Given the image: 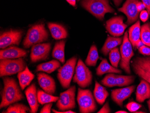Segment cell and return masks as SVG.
<instances>
[{"label": "cell", "mask_w": 150, "mask_h": 113, "mask_svg": "<svg viewBox=\"0 0 150 113\" xmlns=\"http://www.w3.org/2000/svg\"><path fill=\"white\" fill-rule=\"evenodd\" d=\"M101 83L107 87H112L117 86V75L112 73L106 75L101 81Z\"/></svg>", "instance_id": "obj_34"}, {"label": "cell", "mask_w": 150, "mask_h": 113, "mask_svg": "<svg viewBox=\"0 0 150 113\" xmlns=\"http://www.w3.org/2000/svg\"><path fill=\"white\" fill-rule=\"evenodd\" d=\"M139 51L140 54L143 55L150 56V48L146 45H142L139 48Z\"/></svg>", "instance_id": "obj_36"}, {"label": "cell", "mask_w": 150, "mask_h": 113, "mask_svg": "<svg viewBox=\"0 0 150 113\" xmlns=\"http://www.w3.org/2000/svg\"><path fill=\"white\" fill-rule=\"evenodd\" d=\"M76 86H72L67 91L61 93L56 104L60 111H67L76 107Z\"/></svg>", "instance_id": "obj_9"}, {"label": "cell", "mask_w": 150, "mask_h": 113, "mask_svg": "<svg viewBox=\"0 0 150 113\" xmlns=\"http://www.w3.org/2000/svg\"><path fill=\"white\" fill-rule=\"evenodd\" d=\"M37 93L38 102L42 105L49 103L57 102L59 99V97L52 96L40 90H38Z\"/></svg>", "instance_id": "obj_29"}, {"label": "cell", "mask_w": 150, "mask_h": 113, "mask_svg": "<svg viewBox=\"0 0 150 113\" xmlns=\"http://www.w3.org/2000/svg\"><path fill=\"white\" fill-rule=\"evenodd\" d=\"M28 111H31V109L28 106L22 104L16 103L9 105L7 109L2 113H26Z\"/></svg>", "instance_id": "obj_31"}, {"label": "cell", "mask_w": 150, "mask_h": 113, "mask_svg": "<svg viewBox=\"0 0 150 113\" xmlns=\"http://www.w3.org/2000/svg\"><path fill=\"white\" fill-rule=\"evenodd\" d=\"M132 67L136 75L144 74L150 77V56L134 58Z\"/></svg>", "instance_id": "obj_14"}, {"label": "cell", "mask_w": 150, "mask_h": 113, "mask_svg": "<svg viewBox=\"0 0 150 113\" xmlns=\"http://www.w3.org/2000/svg\"><path fill=\"white\" fill-rule=\"evenodd\" d=\"M51 48L50 43L34 45L31 49L30 54L31 61L35 63L40 60H45L48 57Z\"/></svg>", "instance_id": "obj_13"}, {"label": "cell", "mask_w": 150, "mask_h": 113, "mask_svg": "<svg viewBox=\"0 0 150 113\" xmlns=\"http://www.w3.org/2000/svg\"><path fill=\"white\" fill-rule=\"evenodd\" d=\"M135 88V86H131L112 90L111 93L112 99L118 105L122 107L124 101L131 96Z\"/></svg>", "instance_id": "obj_15"}, {"label": "cell", "mask_w": 150, "mask_h": 113, "mask_svg": "<svg viewBox=\"0 0 150 113\" xmlns=\"http://www.w3.org/2000/svg\"><path fill=\"white\" fill-rule=\"evenodd\" d=\"M140 39L144 44L150 47V25L146 23L141 27Z\"/></svg>", "instance_id": "obj_30"}, {"label": "cell", "mask_w": 150, "mask_h": 113, "mask_svg": "<svg viewBox=\"0 0 150 113\" xmlns=\"http://www.w3.org/2000/svg\"><path fill=\"white\" fill-rule=\"evenodd\" d=\"M48 26L50 30L51 35L54 39L56 40L63 39L67 37V31L62 25L49 23H48Z\"/></svg>", "instance_id": "obj_21"}, {"label": "cell", "mask_w": 150, "mask_h": 113, "mask_svg": "<svg viewBox=\"0 0 150 113\" xmlns=\"http://www.w3.org/2000/svg\"><path fill=\"white\" fill-rule=\"evenodd\" d=\"M140 77L142 78V79H145L148 82L150 83V77L146 75H144V74H139L137 75ZM147 104H148V108H149V111L150 112V99L148 100L147 102Z\"/></svg>", "instance_id": "obj_40"}, {"label": "cell", "mask_w": 150, "mask_h": 113, "mask_svg": "<svg viewBox=\"0 0 150 113\" xmlns=\"http://www.w3.org/2000/svg\"><path fill=\"white\" fill-rule=\"evenodd\" d=\"M137 102H144L146 99H150V83L142 79L137 87L136 93Z\"/></svg>", "instance_id": "obj_20"}, {"label": "cell", "mask_w": 150, "mask_h": 113, "mask_svg": "<svg viewBox=\"0 0 150 113\" xmlns=\"http://www.w3.org/2000/svg\"><path fill=\"white\" fill-rule=\"evenodd\" d=\"M81 5L100 21L104 19L106 13L115 12L114 9L109 5V0H83Z\"/></svg>", "instance_id": "obj_2"}, {"label": "cell", "mask_w": 150, "mask_h": 113, "mask_svg": "<svg viewBox=\"0 0 150 113\" xmlns=\"http://www.w3.org/2000/svg\"></svg>", "instance_id": "obj_48"}, {"label": "cell", "mask_w": 150, "mask_h": 113, "mask_svg": "<svg viewBox=\"0 0 150 113\" xmlns=\"http://www.w3.org/2000/svg\"><path fill=\"white\" fill-rule=\"evenodd\" d=\"M77 101L80 113H92L97 109L92 93L89 89L78 88Z\"/></svg>", "instance_id": "obj_5"}, {"label": "cell", "mask_w": 150, "mask_h": 113, "mask_svg": "<svg viewBox=\"0 0 150 113\" xmlns=\"http://www.w3.org/2000/svg\"><path fill=\"white\" fill-rule=\"evenodd\" d=\"M109 57L112 65L115 68H117L121 59L118 48H115L112 49L109 53Z\"/></svg>", "instance_id": "obj_33"}, {"label": "cell", "mask_w": 150, "mask_h": 113, "mask_svg": "<svg viewBox=\"0 0 150 113\" xmlns=\"http://www.w3.org/2000/svg\"><path fill=\"white\" fill-rule=\"evenodd\" d=\"M139 1V0H126L123 6L118 9L119 11L123 13L127 16V25L135 22L139 18V12L137 7Z\"/></svg>", "instance_id": "obj_12"}, {"label": "cell", "mask_w": 150, "mask_h": 113, "mask_svg": "<svg viewBox=\"0 0 150 113\" xmlns=\"http://www.w3.org/2000/svg\"><path fill=\"white\" fill-rule=\"evenodd\" d=\"M75 71L73 82L77 83L82 88L88 87L91 85L92 81V74L81 59L78 60Z\"/></svg>", "instance_id": "obj_7"}, {"label": "cell", "mask_w": 150, "mask_h": 113, "mask_svg": "<svg viewBox=\"0 0 150 113\" xmlns=\"http://www.w3.org/2000/svg\"><path fill=\"white\" fill-rule=\"evenodd\" d=\"M135 77L134 76H124L117 75V86L124 87L128 86L134 82Z\"/></svg>", "instance_id": "obj_32"}, {"label": "cell", "mask_w": 150, "mask_h": 113, "mask_svg": "<svg viewBox=\"0 0 150 113\" xmlns=\"http://www.w3.org/2000/svg\"><path fill=\"white\" fill-rule=\"evenodd\" d=\"M124 17L122 16L114 17L106 22L107 31L114 37H120L124 33L128 25L124 23Z\"/></svg>", "instance_id": "obj_10"}, {"label": "cell", "mask_w": 150, "mask_h": 113, "mask_svg": "<svg viewBox=\"0 0 150 113\" xmlns=\"http://www.w3.org/2000/svg\"><path fill=\"white\" fill-rule=\"evenodd\" d=\"M99 58L97 48L95 45H93L85 61L86 65L88 66H95Z\"/></svg>", "instance_id": "obj_28"}, {"label": "cell", "mask_w": 150, "mask_h": 113, "mask_svg": "<svg viewBox=\"0 0 150 113\" xmlns=\"http://www.w3.org/2000/svg\"><path fill=\"white\" fill-rule=\"evenodd\" d=\"M26 63L23 58L3 59L0 61V76H8L24 70Z\"/></svg>", "instance_id": "obj_4"}, {"label": "cell", "mask_w": 150, "mask_h": 113, "mask_svg": "<svg viewBox=\"0 0 150 113\" xmlns=\"http://www.w3.org/2000/svg\"><path fill=\"white\" fill-rule=\"evenodd\" d=\"M116 113H128V112L125 111H123V110H120V111H117L115 112Z\"/></svg>", "instance_id": "obj_46"}, {"label": "cell", "mask_w": 150, "mask_h": 113, "mask_svg": "<svg viewBox=\"0 0 150 113\" xmlns=\"http://www.w3.org/2000/svg\"><path fill=\"white\" fill-rule=\"evenodd\" d=\"M65 43L66 41L64 40L57 42L54 46L52 53V57L57 59L62 64H64L65 61L64 51Z\"/></svg>", "instance_id": "obj_26"}, {"label": "cell", "mask_w": 150, "mask_h": 113, "mask_svg": "<svg viewBox=\"0 0 150 113\" xmlns=\"http://www.w3.org/2000/svg\"><path fill=\"white\" fill-rule=\"evenodd\" d=\"M23 32L21 30H11L2 33L0 36V48L5 49L12 45H19Z\"/></svg>", "instance_id": "obj_11"}, {"label": "cell", "mask_w": 150, "mask_h": 113, "mask_svg": "<svg viewBox=\"0 0 150 113\" xmlns=\"http://www.w3.org/2000/svg\"><path fill=\"white\" fill-rule=\"evenodd\" d=\"M52 111L53 112L55 113H76V112H74V111H71V110H67V111H58L57 110H55V109H52Z\"/></svg>", "instance_id": "obj_43"}, {"label": "cell", "mask_w": 150, "mask_h": 113, "mask_svg": "<svg viewBox=\"0 0 150 113\" xmlns=\"http://www.w3.org/2000/svg\"><path fill=\"white\" fill-rule=\"evenodd\" d=\"M111 112V109H110L109 106V103L107 102L103 107L101 108L99 111L97 112L98 113H109Z\"/></svg>", "instance_id": "obj_39"}, {"label": "cell", "mask_w": 150, "mask_h": 113, "mask_svg": "<svg viewBox=\"0 0 150 113\" xmlns=\"http://www.w3.org/2000/svg\"><path fill=\"white\" fill-rule=\"evenodd\" d=\"M142 3L144 4L146 8L147 9V11L149 13L150 17V0H142Z\"/></svg>", "instance_id": "obj_42"}, {"label": "cell", "mask_w": 150, "mask_h": 113, "mask_svg": "<svg viewBox=\"0 0 150 113\" xmlns=\"http://www.w3.org/2000/svg\"><path fill=\"white\" fill-rule=\"evenodd\" d=\"M61 67V64L58 60H53L46 63L40 64L37 66L36 71H42L51 74Z\"/></svg>", "instance_id": "obj_27"}, {"label": "cell", "mask_w": 150, "mask_h": 113, "mask_svg": "<svg viewBox=\"0 0 150 113\" xmlns=\"http://www.w3.org/2000/svg\"><path fill=\"white\" fill-rule=\"evenodd\" d=\"M38 79L39 84L45 92L50 95L54 94L56 84L53 77L43 72H39L38 74Z\"/></svg>", "instance_id": "obj_16"}, {"label": "cell", "mask_w": 150, "mask_h": 113, "mask_svg": "<svg viewBox=\"0 0 150 113\" xmlns=\"http://www.w3.org/2000/svg\"><path fill=\"white\" fill-rule=\"evenodd\" d=\"M137 7L139 12H141L142 11L144 10L146 8L144 4L142 2H140V1H139L137 3Z\"/></svg>", "instance_id": "obj_41"}, {"label": "cell", "mask_w": 150, "mask_h": 113, "mask_svg": "<svg viewBox=\"0 0 150 113\" xmlns=\"http://www.w3.org/2000/svg\"><path fill=\"white\" fill-rule=\"evenodd\" d=\"M49 34L43 23H39L32 26L28 29L23 40V45L28 48L34 45L47 41Z\"/></svg>", "instance_id": "obj_3"}, {"label": "cell", "mask_w": 150, "mask_h": 113, "mask_svg": "<svg viewBox=\"0 0 150 113\" xmlns=\"http://www.w3.org/2000/svg\"><path fill=\"white\" fill-rule=\"evenodd\" d=\"M77 1H80V0H77Z\"/></svg>", "instance_id": "obj_47"}, {"label": "cell", "mask_w": 150, "mask_h": 113, "mask_svg": "<svg viewBox=\"0 0 150 113\" xmlns=\"http://www.w3.org/2000/svg\"><path fill=\"white\" fill-rule=\"evenodd\" d=\"M113 1L114 2L115 5L117 7L120 6V4L123 1V0H113Z\"/></svg>", "instance_id": "obj_45"}, {"label": "cell", "mask_w": 150, "mask_h": 113, "mask_svg": "<svg viewBox=\"0 0 150 113\" xmlns=\"http://www.w3.org/2000/svg\"><path fill=\"white\" fill-rule=\"evenodd\" d=\"M120 51L121 56L120 64V68L123 70L126 74L130 75L131 74L130 60L134 55V54L132 48V44L128 37L127 31L125 33L123 43L120 46Z\"/></svg>", "instance_id": "obj_8"}, {"label": "cell", "mask_w": 150, "mask_h": 113, "mask_svg": "<svg viewBox=\"0 0 150 113\" xmlns=\"http://www.w3.org/2000/svg\"><path fill=\"white\" fill-rule=\"evenodd\" d=\"M122 42V37L118 38L108 36L101 49V52L105 56H107L112 49L121 44Z\"/></svg>", "instance_id": "obj_24"}, {"label": "cell", "mask_w": 150, "mask_h": 113, "mask_svg": "<svg viewBox=\"0 0 150 113\" xmlns=\"http://www.w3.org/2000/svg\"><path fill=\"white\" fill-rule=\"evenodd\" d=\"M95 82L93 95L97 102L102 105L105 102L109 94L105 87L100 85L96 81H95Z\"/></svg>", "instance_id": "obj_25"}, {"label": "cell", "mask_w": 150, "mask_h": 113, "mask_svg": "<svg viewBox=\"0 0 150 113\" xmlns=\"http://www.w3.org/2000/svg\"><path fill=\"white\" fill-rule=\"evenodd\" d=\"M66 1H67L70 5L73 6L74 7L76 5V0H66Z\"/></svg>", "instance_id": "obj_44"}, {"label": "cell", "mask_w": 150, "mask_h": 113, "mask_svg": "<svg viewBox=\"0 0 150 113\" xmlns=\"http://www.w3.org/2000/svg\"><path fill=\"white\" fill-rule=\"evenodd\" d=\"M3 81L4 87L2 91V100L0 104L1 109L21 101L24 98L14 78L3 77Z\"/></svg>", "instance_id": "obj_1"}, {"label": "cell", "mask_w": 150, "mask_h": 113, "mask_svg": "<svg viewBox=\"0 0 150 113\" xmlns=\"http://www.w3.org/2000/svg\"><path fill=\"white\" fill-rule=\"evenodd\" d=\"M107 73L121 74L122 71L117 68L113 67L109 64L107 59H103L100 65L96 69V74L98 76L103 75Z\"/></svg>", "instance_id": "obj_23"}, {"label": "cell", "mask_w": 150, "mask_h": 113, "mask_svg": "<svg viewBox=\"0 0 150 113\" xmlns=\"http://www.w3.org/2000/svg\"><path fill=\"white\" fill-rule=\"evenodd\" d=\"M17 77L20 87L22 90H23L27 86H29L35 77V75L29 70L27 66L24 70L18 72Z\"/></svg>", "instance_id": "obj_22"}, {"label": "cell", "mask_w": 150, "mask_h": 113, "mask_svg": "<svg viewBox=\"0 0 150 113\" xmlns=\"http://www.w3.org/2000/svg\"><path fill=\"white\" fill-rule=\"evenodd\" d=\"M141 107V104L135 102L129 103L126 105V108L131 112H135L139 110Z\"/></svg>", "instance_id": "obj_35"}, {"label": "cell", "mask_w": 150, "mask_h": 113, "mask_svg": "<svg viewBox=\"0 0 150 113\" xmlns=\"http://www.w3.org/2000/svg\"><path fill=\"white\" fill-rule=\"evenodd\" d=\"M37 92V87L35 83L30 85L25 91V95L31 109V113H37L38 109Z\"/></svg>", "instance_id": "obj_18"}, {"label": "cell", "mask_w": 150, "mask_h": 113, "mask_svg": "<svg viewBox=\"0 0 150 113\" xmlns=\"http://www.w3.org/2000/svg\"><path fill=\"white\" fill-rule=\"evenodd\" d=\"M149 14L148 11L143 10L141 12L140 14V18L143 22H146L148 20Z\"/></svg>", "instance_id": "obj_37"}, {"label": "cell", "mask_w": 150, "mask_h": 113, "mask_svg": "<svg viewBox=\"0 0 150 113\" xmlns=\"http://www.w3.org/2000/svg\"><path fill=\"white\" fill-rule=\"evenodd\" d=\"M52 102L46 104L40 110V113H51V107H52Z\"/></svg>", "instance_id": "obj_38"}, {"label": "cell", "mask_w": 150, "mask_h": 113, "mask_svg": "<svg viewBox=\"0 0 150 113\" xmlns=\"http://www.w3.org/2000/svg\"><path fill=\"white\" fill-rule=\"evenodd\" d=\"M27 52L23 49L11 46L0 51V60L16 59L27 56Z\"/></svg>", "instance_id": "obj_19"}, {"label": "cell", "mask_w": 150, "mask_h": 113, "mask_svg": "<svg viewBox=\"0 0 150 113\" xmlns=\"http://www.w3.org/2000/svg\"><path fill=\"white\" fill-rule=\"evenodd\" d=\"M140 22L139 20L129 29V39L135 49L143 45L144 43L140 39Z\"/></svg>", "instance_id": "obj_17"}, {"label": "cell", "mask_w": 150, "mask_h": 113, "mask_svg": "<svg viewBox=\"0 0 150 113\" xmlns=\"http://www.w3.org/2000/svg\"><path fill=\"white\" fill-rule=\"evenodd\" d=\"M77 60V57L74 56L69 59L63 66L58 70L57 77L64 89L70 87Z\"/></svg>", "instance_id": "obj_6"}]
</instances>
